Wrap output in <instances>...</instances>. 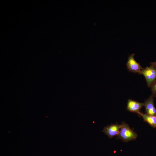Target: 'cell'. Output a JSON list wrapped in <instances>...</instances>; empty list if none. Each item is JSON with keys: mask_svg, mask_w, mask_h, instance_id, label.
<instances>
[{"mask_svg": "<svg viewBox=\"0 0 156 156\" xmlns=\"http://www.w3.org/2000/svg\"><path fill=\"white\" fill-rule=\"evenodd\" d=\"M152 93V95L156 98V80L151 84L150 87Z\"/></svg>", "mask_w": 156, "mask_h": 156, "instance_id": "cell-8", "label": "cell"}, {"mask_svg": "<svg viewBox=\"0 0 156 156\" xmlns=\"http://www.w3.org/2000/svg\"><path fill=\"white\" fill-rule=\"evenodd\" d=\"M154 96L151 95L144 101L146 114L151 116H156V109L154 104Z\"/></svg>", "mask_w": 156, "mask_h": 156, "instance_id": "cell-5", "label": "cell"}, {"mask_svg": "<svg viewBox=\"0 0 156 156\" xmlns=\"http://www.w3.org/2000/svg\"><path fill=\"white\" fill-rule=\"evenodd\" d=\"M134 54L130 55L129 57L127 63V69L129 72L140 74L142 68L137 63L134 58Z\"/></svg>", "mask_w": 156, "mask_h": 156, "instance_id": "cell-3", "label": "cell"}, {"mask_svg": "<svg viewBox=\"0 0 156 156\" xmlns=\"http://www.w3.org/2000/svg\"><path fill=\"white\" fill-rule=\"evenodd\" d=\"M138 114L143 118L144 121L146 122L152 127H156V116L149 115L140 112Z\"/></svg>", "mask_w": 156, "mask_h": 156, "instance_id": "cell-7", "label": "cell"}, {"mask_svg": "<svg viewBox=\"0 0 156 156\" xmlns=\"http://www.w3.org/2000/svg\"><path fill=\"white\" fill-rule=\"evenodd\" d=\"M144 106V103L129 99L127 103V109L129 112L138 114L140 112V109Z\"/></svg>", "mask_w": 156, "mask_h": 156, "instance_id": "cell-6", "label": "cell"}, {"mask_svg": "<svg viewBox=\"0 0 156 156\" xmlns=\"http://www.w3.org/2000/svg\"><path fill=\"white\" fill-rule=\"evenodd\" d=\"M150 64L156 68V62L151 63Z\"/></svg>", "mask_w": 156, "mask_h": 156, "instance_id": "cell-9", "label": "cell"}, {"mask_svg": "<svg viewBox=\"0 0 156 156\" xmlns=\"http://www.w3.org/2000/svg\"><path fill=\"white\" fill-rule=\"evenodd\" d=\"M121 125L122 127L117 138L125 142L136 139L138 137L137 134L130 128L128 125L124 122H122Z\"/></svg>", "mask_w": 156, "mask_h": 156, "instance_id": "cell-1", "label": "cell"}, {"mask_svg": "<svg viewBox=\"0 0 156 156\" xmlns=\"http://www.w3.org/2000/svg\"><path fill=\"white\" fill-rule=\"evenodd\" d=\"M121 127V124H112L105 127L102 131L111 138L118 135Z\"/></svg>", "mask_w": 156, "mask_h": 156, "instance_id": "cell-4", "label": "cell"}, {"mask_svg": "<svg viewBox=\"0 0 156 156\" xmlns=\"http://www.w3.org/2000/svg\"><path fill=\"white\" fill-rule=\"evenodd\" d=\"M140 74L144 77L147 86L150 87L151 84L156 80V68L152 65L142 68Z\"/></svg>", "mask_w": 156, "mask_h": 156, "instance_id": "cell-2", "label": "cell"}]
</instances>
